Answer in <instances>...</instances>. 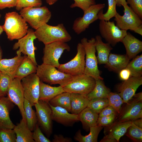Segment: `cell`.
<instances>
[{"mask_svg":"<svg viewBox=\"0 0 142 142\" xmlns=\"http://www.w3.org/2000/svg\"><path fill=\"white\" fill-rule=\"evenodd\" d=\"M34 33L36 38L44 45L56 41L67 42L72 37L63 23L56 26L44 24L36 30Z\"/></svg>","mask_w":142,"mask_h":142,"instance_id":"1","label":"cell"},{"mask_svg":"<svg viewBox=\"0 0 142 142\" xmlns=\"http://www.w3.org/2000/svg\"><path fill=\"white\" fill-rule=\"evenodd\" d=\"M2 27L8 38L11 40L18 39L23 37L27 34L28 29L26 21L15 12L6 14Z\"/></svg>","mask_w":142,"mask_h":142,"instance_id":"2","label":"cell"},{"mask_svg":"<svg viewBox=\"0 0 142 142\" xmlns=\"http://www.w3.org/2000/svg\"><path fill=\"white\" fill-rule=\"evenodd\" d=\"M36 73L42 82L50 85L59 84L62 87L70 81L73 77L59 71L52 65L43 63L37 65Z\"/></svg>","mask_w":142,"mask_h":142,"instance_id":"3","label":"cell"},{"mask_svg":"<svg viewBox=\"0 0 142 142\" xmlns=\"http://www.w3.org/2000/svg\"><path fill=\"white\" fill-rule=\"evenodd\" d=\"M95 38H94L88 40L84 37L81 39L80 43L84 48L86 56L84 73L92 77L95 80L98 79L103 80V78L100 75V72L98 68V60L95 55Z\"/></svg>","mask_w":142,"mask_h":142,"instance_id":"4","label":"cell"},{"mask_svg":"<svg viewBox=\"0 0 142 142\" xmlns=\"http://www.w3.org/2000/svg\"><path fill=\"white\" fill-rule=\"evenodd\" d=\"M20 14L33 28L37 29L50 19L51 13L46 6L28 7L20 11Z\"/></svg>","mask_w":142,"mask_h":142,"instance_id":"5","label":"cell"},{"mask_svg":"<svg viewBox=\"0 0 142 142\" xmlns=\"http://www.w3.org/2000/svg\"><path fill=\"white\" fill-rule=\"evenodd\" d=\"M95 83L94 78L84 73L73 75L72 80L62 87L64 92L87 95L93 90Z\"/></svg>","mask_w":142,"mask_h":142,"instance_id":"6","label":"cell"},{"mask_svg":"<svg viewBox=\"0 0 142 142\" xmlns=\"http://www.w3.org/2000/svg\"><path fill=\"white\" fill-rule=\"evenodd\" d=\"M70 48L66 43L56 41L45 45L42 58L43 63L58 68L60 64L59 60L64 50L70 51Z\"/></svg>","mask_w":142,"mask_h":142,"instance_id":"7","label":"cell"},{"mask_svg":"<svg viewBox=\"0 0 142 142\" xmlns=\"http://www.w3.org/2000/svg\"><path fill=\"white\" fill-rule=\"evenodd\" d=\"M105 6L104 3H98L90 6L84 12L82 17L77 18L74 21L72 29L77 34H79L88 28L89 25L99 18L100 12Z\"/></svg>","mask_w":142,"mask_h":142,"instance_id":"8","label":"cell"},{"mask_svg":"<svg viewBox=\"0 0 142 142\" xmlns=\"http://www.w3.org/2000/svg\"><path fill=\"white\" fill-rule=\"evenodd\" d=\"M77 53L72 59L67 63L60 64L57 69L73 75L84 74L85 65V52L80 43L77 46Z\"/></svg>","mask_w":142,"mask_h":142,"instance_id":"9","label":"cell"},{"mask_svg":"<svg viewBox=\"0 0 142 142\" xmlns=\"http://www.w3.org/2000/svg\"><path fill=\"white\" fill-rule=\"evenodd\" d=\"M99 29L101 36L112 46L121 42L126 35V31L120 29L113 21L100 20Z\"/></svg>","mask_w":142,"mask_h":142,"instance_id":"10","label":"cell"},{"mask_svg":"<svg viewBox=\"0 0 142 142\" xmlns=\"http://www.w3.org/2000/svg\"><path fill=\"white\" fill-rule=\"evenodd\" d=\"M131 101L128 102L124 109L120 111L118 122L132 121L142 118V92L135 94Z\"/></svg>","mask_w":142,"mask_h":142,"instance_id":"11","label":"cell"},{"mask_svg":"<svg viewBox=\"0 0 142 142\" xmlns=\"http://www.w3.org/2000/svg\"><path fill=\"white\" fill-rule=\"evenodd\" d=\"M40 81L36 73L30 74L21 80L24 98L28 100L33 106L39 100Z\"/></svg>","mask_w":142,"mask_h":142,"instance_id":"12","label":"cell"},{"mask_svg":"<svg viewBox=\"0 0 142 142\" xmlns=\"http://www.w3.org/2000/svg\"><path fill=\"white\" fill-rule=\"evenodd\" d=\"M34 31L31 29H28L27 34L23 37L18 39L13 46V49L16 50L17 55H21L22 53L27 56L37 65L35 56V50L36 48L34 46V41L36 39Z\"/></svg>","mask_w":142,"mask_h":142,"instance_id":"13","label":"cell"},{"mask_svg":"<svg viewBox=\"0 0 142 142\" xmlns=\"http://www.w3.org/2000/svg\"><path fill=\"white\" fill-rule=\"evenodd\" d=\"M123 6L124 8L123 15L121 16L117 12L114 17V19L117 26L121 29L132 31L142 25V19L127 4Z\"/></svg>","mask_w":142,"mask_h":142,"instance_id":"14","label":"cell"},{"mask_svg":"<svg viewBox=\"0 0 142 142\" xmlns=\"http://www.w3.org/2000/svg\"><path fill=\"white\" fill-rule=\"evenodd\" d=\"M34 106L39 125L47 135L49 136L52 131V110L48 103L41 100Z\"/></svg>","mask_w":142,"mask_h":142,"instance_id":"15","label":"cell"},{"mask_svg":"<svg viewBox=\"0 0 142 142\" xmlns=\"http://www.w3.org/2000/svg\"><path fill=\"white\" fill-rule=\"evenodd\" d=\"M7 94L10 100L18 106L22 118L26 121L23 107L24 98L21 79L17 78H14L13 79L8 87Z\"/></svg>","mask_w":142,"mask_h":142,"instance_id":"16","label":"cell"},{"mask_svg":"<svg viewBox=\"0 0 142 142\" xmlns=\"http://www.w3.org/2000/svg\"><path fill=\"white\" fill-rule=\"evenodd\" d=\"M142 84V77L131 76L129 78L118 86L119 94L123 103H128L135 94L138 88Z\"/></svg>","mask_w":142,"mask_h":142,"instance_id":"17","label":"cell"},{"mask_svg":"<svg viewBox=\"0 0 142 142\" xmlns=\"http://www.w3.org/2000/svg\"><path fill=\"white\" fill-rule=\"evenodd\" d=\"M14 104L8 97L0 98V129H13L15 126L9 116V112Z\"/></svg>","mask_w":142,"mask_h":142,"instance_id":"18","label":"cell"},{"mask_svg":"<svg viewBox=\"0 0 142 142\" xmlns=\"http://www.w3.org/2000/svg\"><path fill=\"white\" fill-rule=\"evenodd\" d=\"M49 104L52 110V120L67 126H71L79 121L78 114L70 113L64 108L53 106Z\"/></svg>","mask_w":142,"mask_h":142,"instance_id":"19","label":"cell"},{"mask_svg":"<svg viewBox=\"0 0 142 142\" xmlns=\"http://www.w3.org/2000/svg\"><path fill=\"white\" fill-rule=\"evenodd\" d=\"M121 42L125 47L126 55L130 60L142 51V42L129 32H127Z\"/></svg>","mask_w":142,"mask_h":142,"instance_id":"20","label":"cell"},{"mask_svg":"<svg viewBox=\"0 0 142 142\" xmlns=\"http://www.w3.org/2000/svg\"><path fill=\"white\" fill-rule=\"evenodd\" d=\"M24 57L21 55H17L12 58L0 60V71L9 75L12 79L19 66Z\"/></svg>","mask_w":142,"mask_h":142,"instance_id":"21","label":"cell"},{"mask_svg":"<svg viewBox=\"0 0 142 142\" xmlns=\"http://www.w3.org/2000/svg\"><path fill=\"white\" fill-rule=\"evenodd\" d=\"M129 60L126 54L110 53L105 67L110 70L119 73L121 70L125 68Z\"/></svg>","mask_w":142,"mask_h":142,"instance_id":"22","label":"cell"},{"mask_svg":"<svg viewBox=\"0 0 142 142\" xmlns=\"http://www.w3.org/2000/svg\"><path fill=\"white\" fill-rule=\"evenodd\" d=\"M95 47L97 52V59L99 64H106L107 62L110 52L113 48L111 45L108 43L103 42L100 36L95 37Z\"/></svg>","mask_w":142,"mask_h":142,"instance_id":"23","label":"cell"},{"mask_svg":"<svg viewBox=\"0 0 142 142\" xmlns=\"http://www.w3.org/2000/svg\"><path fill=\"white\" fill-rule=\"evenodd\" d=\"M39 100L49 102L58 95L64 92L62 86L52 87L40 80Z\"/></svg>","mask_w":142,"mask_h":142,"instance_id":"24","label":"cell"},{"mask_svg":"<svg viewBox=\"0 0 142 142\" xmlns=\"http://www.w3.org/2000/svg\"><path fill=\"white\" fill-rule=\"evenodd\" d=\"M16 142H35L32 138V133L28 126L26 121L22 118L20 122L15 126Z\"/></svg>","mask_w":142,"mask_h":142,"instance_id":"25","label":"cell"},{"mask_svg":"<svg viewBox=\"0 0 142 142\" xmlns=\"http://www.w3.org/2000/svg\"><path fill=\"white\" fill-rule=\"evenodd\" d=\"M79 121L82 123L83 127L86 129L97 126L99 114L90 108L87 107L78 114Z\"/></svg>","mask_w":142,"mask_h":142,"instance_id":"26","label":"cell"},{"mask_svg":"<svg viewBox=\"0 0 142 142\" xmlns=\"http://www.w3.org/2000/svg\"><path fill=\"white\" fill-rule=\"evenodd\" d=\"M89 101L87 95L71 93L70 112L73 114H78L87 107Z\"/></svg>","mask_w":142,"mask_h":142,"instance_id":"27","label":"cell"},{"mask_svg":"<svg viewBox=\"0 0 142 142\" xmlns=\"http://www.w3.org/2000/svg\"><path fill=\"white\" fill-rule=\"evenodd\" d=\"M37 66L26 55L18 68L14 78L21 80L23 78L36 72Z\"/></svg>","mask_w":142,"mask_h":142,"instance_id":"28","label":"cell"},{"mask_svg":"<svg viewBox=\"0 0 142 142\" xmlns=\"http://www.w3.org/2000/svg\"><path fill=\"white\" fill-rule=\"evenodd\" d=\"M132 122V121H129L115 123L110 127L107 134L115 139L117 142H119L120 138L125 134Z\"/></svg>","mask_w":142,"mask_h":142,"instance_id":"29","label":"cell"},{"mask_svg":"<svg viewBox=\"0 0 142 142\" xmlns=\"http://www.w3.org/2000/svg\"><path fill=\"white\" fill-rule=\"evenodd\" d=\"M53 106H59L71 111V93L64 92L52 99L48 103Z\"/></svg>","mask_w":142,"mask_h":142,"instance_id":"30","label":"cell"},{"mask_svg":"<svg viewBox=\"0 0 142 142\" xmlns=\"http://www.w3.org/2000/svg\"><path fill=\"white\" fill-rule=\"evenodd\" d=\"M103 128L102 126H99L91 127L89 134L85 136L82 135L79 130L76 133L74 139L79 142H97L99 134Z\"/></svg>","mask_w":142,"mask_h":142,"instance_id":"31","label":"cell"},{"mask_svg":"<svg viewBox=\"0 0 142 142\" xmlns=\"http://www.w3.org/2000/svg\"><path fill=\"white\" fill-rule=\"evenodd\" d=\"M30 102L24 98L23 107L28 127L32 131L34 130L38 122L36 112L32 109Z\"/></svg>","mask_w":142,"mask_h":142,"instance_id":"32","label":"cell"},{"mask_svg":"<svg viewBox=\"0 0 142 142\" xmlns=\"http://www.w3.org/2000/svg\"><path fill=\"white\" fill-rule=\"evenodd\" d=\"M103 80L100 79L95 80V85L94 88L87 95L90 100L97 98H107L110 92L104 85Z\"/></svg>","mask_w":142,"mask_h":142,"instance_id":"33","label":"cell"},{"mask_svg":"<svg viewBox=\"0 0 142 142\" xmlns=\"http://www.w3.org/2000/svg\"><path fill=\"white\" fill-rule=\"evenodd\" d=\"M125 68L130 72L131 76L139 77L142 75V54L138 55L129 62Z\"/></svg>","mask_w":142,"mask_h":142,"instance_id":"34","label":"cell"},{"mask_svg":"<svg viewBox=\"0 0 142 142\" xmlns=\"http://www.w3.org/2000/svg\"><path fill=\"white\" fill-rule=\"evenodd\" d=\"M109 105L107 98H97L90 100L87 107L99 114L103 109Z\"/></svg>","mask_w":142,"mask_h":142,"instance_id":"35","label":"cell"},{"mask_svg":"<svg viewBox=\"0 0 142 142\" xmlns=\"http://www.w3.org/2000/svg\"><path fill=\"white\" fill-rule=\"evenodd\" d=\"M108 8L107 12L103 14V9L102 10L99 14V18L100 20L109 21L114 17L117 13L116 7V2L115 0H107Z\"/></svg>","mask_w":142,"mask_h":142,"instance_id":"36","label":"cell"},{"mask_svg":"<svg viewBox=\"0 0 142 142\" xmlns=\"http://www.w3.org/2000/svg\"><path fill=\"white\" fill-rule=\"evenodd\" d=\"M125 134L126 135L134 141L142 142V128L137 126L133 122L131 125L128 129Z\"/></svg>","mask_w":142,"mask_h":142,"instance_id":"37","label":"cell"},{"mask_svg":"<svg viewBox=\"0 0 142 142\" xmlns=\"http://www.w3.org/2000/svg\"><path fill=\"white\" fill-rule=\"evenodd\" d=\"M109 105L112 106L118 114L121 110V105L123 103V100L119 94L110 92L108 95Z\"/></svg>","mask_w":142,"mask_h":142,"instance_id":"38","label":"cell"},{"mask_svg":"<svg viewBox=\"0 0 142 142\" xmlns=\"http://www.w3.org/2000/svg\"><path fill=\"white\" fill-rule=\"evenodd\" d=\"M16 136L13 129H0V142H16Z\"/></svg>","mask_w":142,"mask_h":142,"instance_id":"39","label":"cell"},{"mask_svg":"<svg viewBox=\"0 0 142 142\" xmlns=\"http://www.w3.org/2000/svg\"><path fill=\"white\" fill-rule=\"evenodd\" d=\"M42 4V0H17L15 7L17 10L20 11L26 7H39Z\"/></svg>","mask_w":142,"mask_h":142,"instance_id":"40","label":"cell"},{"mask_svg":"<svg viewBox=\"0 0 142 142\" xmlns=\"http://www.w3.org/2000/svg\"><path fill=\"white\" fill-rule=\"evenodd\" d=\"M74 3L70 6L73 8L78 7L81 9L83 12L86 11L90 6L96 4L95 0H73Z\"/></svg>","mask_w":142,"mask_h":142,"instance_id":"41","label":"cell"},{"mask_svg":"<svg viewBox=\"0 0 142 142\" xmlns=\"http://www.w3.org/2000/svg\"><path fill=\"white\" fill-rule=\"evenodd\" d=\"M13 79L6 74L0 73V90L5 95Z\"/></svg>","mask_w":142,"mask_h":142,"instance_id":"42","label":"cell"},{"mask_svg":"<svg viewBox=\"0 0 142 142\" xmlns=\"http://www.w3.org/2000/svg\"><path fill=\"white\" fill-rule=\"evenodd\" d=\"M127 4L139 17L142 19V0H126Z\"/></svg>","mask_w":142,"mask_h":142,"instance_id":"43","label":"cell"},{"mask_svg":"<svg viewBox=\"0 0 142 142\" xmlns=\"http://www.w3.org/2000/svg\"><path fill=\"white\" fill-rule=\"evenodd\" d=\"M32 138L35 142H50V141L43 134L39 125L37 124L32 133Z\"/></svg>","mask_w":142,"mask_h":142,"instance_id":"44","label":"cell"},{"mask_svg":"<svg viewBox=\"0 0 142 142\" xmlns=\"http://www.w3.org/2000/svg\"><path fill=\"white\" fill-rule=\"evenodd\" d=\"M117 114L98 117L97 125L101 126H109L112 124L114 121Z\"/></svg>","mask_w":142,"mask_h":142,"instance_id":"45","label":"cell"},{"mask_svg":"<svg viewBox=\"0 0 142 142\" xmlns=\"http://www.w3.org/2000/svg\"><path fill=\"white\" fill-rule=\"evenodd\" d=\"M17 0H0V9L16 7Z\"/></svg>","mask_w":142,"mask_h":142,"instance_id":"46","label":"cell"},{"mask_svg":"<svg viewBox=\"0 0 142 142\" xmlns=\"http://www.w3.org/2000/svg\"><path fill=\"white\" fill-rule=\"evenodd\" d=\"M118 114L115 110L111 106L109 105L103 109L99 114V116H106L113 114Z\"/></svg>","mask_w":142,"mask_h":142,"instance_id":"47","label":"cell"},{"mask_svg":"<svg viewBox=\"0 0 142 142\" xmlns=\"http://www.w3.org/2000/svg\"><path fill=\"white\" fill-rule=\"evenodd\" d=\"M72 139L70 138L64 137L61 134H55L53 136L52 141L53 142H71Z\"/></svg>","mask_w":142,"mask_h":142,"instance_id":"48","label":"cell"},{"mask_svg":"<svg viewBox=\"0 0 142 142\" xmlns=\"http://www.w3.org/2000/svg\"><path fill=\"white\" fill-rule=\"evenodd\" d=\"M119 73L120 78L124 81L128 79L131 76L130 72L126 68L122 69Z\"/></svg>","mask_w":142,"mask_h":142,"instance_id":"49","label":"cell"},{"mask_svg":"<svg viewBox=\"0 0 142 142\" xmlns=\"http://www.w3.org/2000/svg\"><path fill=\"white\" fill-rule=\"evenodd\" d=\"M101 142H115L116 140L109 136L108 134L106 135L103 139L100 141Z\"/></svg>","mask_w":142,"mask_h":142,"instance_id":"50","label":"cell"},{"mask_svg":"<svg viewBox=\"0 0 142 142\" xmlns=\"http://www.w3.org/2000/svg\"><path fill=\"white\" fill-rule=\"evenodd\" d=\"M133 122L137 126L142 128V118L139 119H136L132 120Z\"/></svg>","mask_w":142,"mask_h":142,"instance_id":"51","label":"cell"},{"mask_svg":"<svg viewBox=\"0 0 142 142\" xmlns=\"http://www.w3.org/2000/svg\"><path fill=\"white\" fill-rule=\"evenodd\" d=\"M116 6L120 7L123 5L127 4L126 0H115Z\"/></svg>","mask_w":142,"mask_h":142,"instance_id":"52","label":"cell"},{"mask_svg":"<svg viewBox=\"0 0 142 142\" xmlns=\"http://www.w3.org/2000/svg\"><path fill=\"white\" fill-rule=\"evenodd\" d=\"M132 31L141 36H142V25L134 29Z\"/></svg>","mask_w":142,"mask_h":142,"instance_id":"53","label":"cell"},{"mask_svg":"<svg viewBox=\"0 0 142 142\" xmlns=\"http://www.w3.org/2000/svg\"><path fill=\"white\" fill-rule=\"evenodd\" d=\"M45 1L47 4L51 5L55 3L58 0H45Z\"/></svg>","mask_w":142,"mask_h":142,"instance_id":"54","label":"cell"},{"mask_svg":"<svg viewBox=\"0 0 142 142\" xmlns=\"http://www.w3.org/2000/svg\"><path fill=\"white\" fill-rule=\"evenodd\" d=\"M3 31V28L2 26L0 25V35L2 34Z\"/></svg>","mask_w":142,"mask_h":142,"instance_id":"55","label":"cell"},{"mask_svg":"<svg viewBox=\"0 0 142 142\" xmlns=\"http://www.w3.org/2000/svg\"><path fill=\"white\" fill-rule=\"evenodd\" d=\"M4 95H5L0 90V98Z\"/></svg>","mask_w":142,"mask_h":142,"instance_id":"56","label":"cell"},{"mask_svg":"<svg viewBox=\"0 0 142 142\" xmlns=\"http://www.w3.org/2000/svg\"><path fill=\"white\" fill-rule=\"evenodd\" d=\"M2 52L1 48H0V60L2 59Z\"/></svg>","mask_w":142,"mask_h":142,"instance_id":"57","label":"cell"},{"mask_svg":"<svg viewBox=\"0 0 142 142\" xmlns=\"http://www.w3.org/2000/svg\"><path fill=\"white\" fill-rule=\"evenodd\" d=\"M1 14H0V18H1Z\"/></svg>","mask_w":142,"mask_h":142,"instance_id":"58","label":"cell"},{"mask_svg":"<svg viewBox=\"0 0 142 142\" xmlns=\"http://www.w3.org/2000/svg\"><path fill=\"white\" fill-rule=\"evenodd\" d=\"M1 72L0 71V73H1Z\"/></svg>","mask_w":142,"mask_h":142,"instance_id":"59","label":"cell"}]
</instances>
